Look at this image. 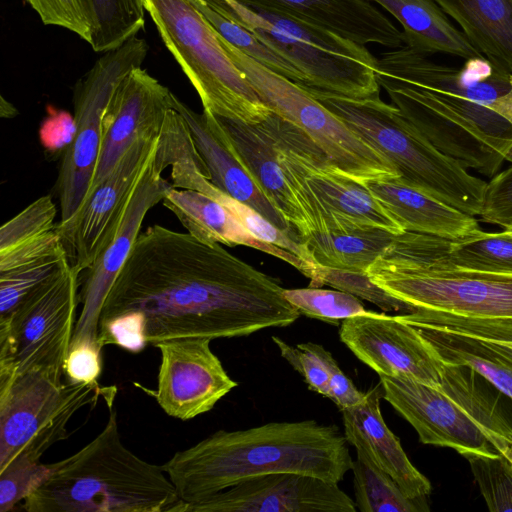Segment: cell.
Wrapping results in <instances>:
<instances>
[{
    "label": "cell",
    "instance_id": "83f0119b",
    "mask_svg": "<svg viewBox=\"0 0 512 512\" xmlns=\"http://www.w3.org/2000/svg\"><path fill=\"white\" fill-rule=\"evenodd\" d=\"M71 264L56 228L0 252V318Z\"/></svg>",
    "mask_w": 512,
    "mask_h": 512
},
{
    "label": "cell",
    "instance_id": "f35d334b",
    "mask_svg": "<svg viewBox=\"0 0 512 512\" xmlns=\"http://www.w3.org/2000/svg\"><path fill=\"white\" fill-rule=\"evenodd\" d=\"M322 285H329L367 300L384 312L411 313V308L407 304L375 284L366 272L318 266L316 280L311 287H321Z\"/></svg>",
    "mask_w": 512,
    "mask_h": 512
},
{
    "label": "cell",
    "instance_id": "74e56055",
    "mask_svg": "<svg viewBox=\"0 0 512 512\" xmlns=\"http://www.w3.org/2000/svg\"><path fill=\"white\" fill-rule=\"evenodd\" d=\"M472 474L491 512L512 511V461L496 455L469 454Z\"/></svg>",
    "mask_w": 512,
    "mask_h": 512
},
{
    "label": "cell",
    "instance_id": "ac0fdd59",
    "mask_svg": "<svg viewBox=\"0 0 512 512\" xmlns=\"http://www.w3.org/2000/svg\"><path fill=\"white\" fill-rule=\"evenodd\" d=\"M210 338L183 337L159 342L157 389L142 388L166 414L189 420L204 414L237 386L211 350Z\"/></svg>",
    "mask_w": 512,
    "mask_h": 512
},
{
    "label": "cell",
    "instance_id": "f907efd6",
    "mask_svg": "<svg viewBox=\"0 0 512 512\" xmlns=\"http://www.w3.org/2000/svg\"><path fill=\"white\" fill-rule=\"evenodd\" d=\"M505 229H506V230H508V231H510V232L512 233V225H511V226H509V227H507V228H505Z\"/></svg>",
    "mask_w": 512,
    "mask_h": 512
},
{
    "label": "cell",
    "instance_id": "816d5d0a",
    "mask_svg": "<svg viewBox=\"0 0 512 512\" xmlns=\"http://www.w3.org/2000/svg\"><path fill=\"white\" fill-rule=\"evenodd\" d=\"M512 346V343H509Z\"/></svg>",
    "mask_w": 512,
    "mask_h": 512
},
{
    "label": "cell",
    "instance_id": "3957f363",
    "mask_svg": "<svg viewBox=\"0 0 512 512\" xmlns=\"http://www.w3.org/2000/svg\"><path fill=\"white\" fill-rule=\"evenodd\" d=\"M366 273L411 308L398 314L406 323L512 343V274L443 262L431 254L426 234L410 231L395 235Z\"/></svg>",
    "mask_w": 512,
    "mask_h": 512
},
{
    "label": "cell",
    "instance_id": "4316f807",
    "mask_svg": "<svg viewBox=\"0 0 512 512\" xmlns=\"http://www.w3.org/2000/svg\"><path fill=\"white\" fill-rule=\"evenodd\" d=\"M363 183L404 231L455 240L481 230L475 216L403 182L399 177Z\"/></svg>",
    "mask_w": 512,
    "mask_h": 512
},
{
    "label": "cell",
    "instance_id": "1f68e13d",
    "mask_svg": "<svg viewBox=\"0 0 512 512\" xmlns=\"http://www.w3.org/2000/svg\"><path fill=\"white\" fill-rule=\"evenodd\" d=\"M395 234L367 227L348 231H313L301 240L313 261L322 267L366 272Z\"/></svg>",
    "mask_w": 512,
    "mask_h": 512
},
{
    "label": "cell",
    "instance_id": "5b68a950",
    "mask_svg": "<svg viewBox=\"0 0 512 512\" xmlns=\"http://www.w3.org/2000/svg\"><path fill=\"white\" fill-rule=\"evenodd\" d=\"M476 375L444 363L438 387L407 377H379L383 399L413 426L422 443L452 448L464 457L500 453L512 461V426Z\"/></svg>",
    "mask_w": 512,
    "mask_h": 512
},
{
    "label": "cell",
    "instance_id": "277c9868",
    "mask_svg": "<svg viewBox=\"0 0 512 512\" xmlns=\"http://www.w3.org/2000/svg\"><path fill=\"white\" fill-rule=\"evenodd\" d=\"M103 430L73 455L48 464L43 481L23 500L27 512H172L180 502L162 466L121 440L109 408Z\"/></svg>",
    "mask_w": 512,
    "mask_h": 512
},
{
    "label": "cell",
    "instance_id": "8992f818",
    "mask_svg": "<svg viewBox=\"0 0 512 512\" xmlns=\"http://www.w3.org/2000/svg\"><path fill=\"white\" fill-rule=\"evenodd\" d=\"M305 89L384 156L403 182L480 216L487 182L438 150L396 106L380 97L353 99Z\"/></svg>",
    "mask_w": 512,
    "mask_h": 512
},
{
    "label": "cell",
    "instance_id": "ab89813d",
    "mask_svg": "<svg viewBox=\"0 0 512 512\" xmlns=\"http://www.w3.org/2000/svg\"><path fill=\"white\" fill-rule=\"evenodd\" d=\"M57 208L49 195L42 196L0 228V252L9 250L56 228Z\"/></svg>",
    "mask_w": 512,
    "mask_h": 512
},
{
    "label": "cell",
    "instance_id": "8fae6325",
    "mask_svg": "<svg viewBox=\"0 0 512 512\" xmlns=\"http://www.w3.org/2000/svg\"><path fill=\"white\" fill-rule=\"evenodd\" d=\"M220 39L262 101L302 130L340 170L360 182L399 177L384 156L304 87L247 56L221 35Z\"/></svg>",
    "mask_w": 512,
    "mask_h": 512
},
{
    "label": "cell",
    "instance_id": "836d02e7",
    "mask_svg": "<svg viewBox=\"0 0 512 512\" xmlns=\"http://www.w3.org/2000/svg\"><path fill=\"white\" fill-rule=\"evenodd\" d=\"M352 463L356 507L362 512H426L427 498L408 497L396 481L368 454L356 448Z\"/></svg>",
    "mask_w": 512,
    "mask_h": 512
},
{
    "label": "cell",
    "instance_id": "9a60e30c",
    "mask_svg": "<svg viewBox=\"0 0 512 512\" xmlns=\"http://www.w3.org/2000/svg\"><path fill=\"white\" fill-rule=\"evenodd\" d=\"M376 75L407 84L443 107L480 115L498 114L512 123V74L484 57L466 59L455 67L404 45L381 55Z\"/></svg>",
    "mask_w": 512,
    "mask_h": 512
},
{
    "label": "cell",
    "instance_id": "4dcf8cb0",
    "mask_svg": "<svg viewBox=\"0 0 512 512\" xmlns=\"http://www.w3.org/2000/svg\"><path fill=\"white\" fill-rule=\"evenodd\" d=\"M369 1L384 8L399 22L405 45L419 53H443L464 60L483 57L435 0Z\"/></svg>",
    "mask_w": 512,
    "mask_h": 512
},
{
    "label": "cell",
    "instance_id": "30bf717a",
    "mask_svg": "<svg viewBox=\"0 0 512 512\" xmlns=\"http://www.w3.org/2000/svg\"><path fill=\"white\" fill-rule=\"evenodd\" d=\"M116 392L98 381L63 383L41 371L0 368V469L19 456L40 461L67 437V424L81 408L100 397L110 408Z\"/></svg>",
    "mask_w": 512,
    "mask_h": 512
},
{
    "label": "cell",
    "instance_id": "4fadbf2b",
    "mask_svg": "<svg viewBox=\"0 0 512 512\" xmlns=\"http://www.w3.org/2000/svg\"><path fill=\"white\" fill-rule=\"evenodd\" d=\"M80 274L70 264L9 316L0 318V367L62 379L76 324Z\"/></svg>",
    "mask_w": 512,
    "mask_h": 512
},
{
    "label": "cell",
    "instance_id": "b9f144b4",
    "mask_svg": "<svg viewBox=\"0 0 512 512\" xmlns=\"http://www.w3.org/2000/svg\"><path fill=\"white\" fill-rule=\"evenodd\" d=\"M272 340L281 356L302 375L309 389L328 398L329 376L318 344L306 342L293 347L279 337L273 336Z\"/></svg>",
    "mask_w": 512,
    "mask_h": 512
},
{
    "label": "cell",
    "instance_id": "f546056e",
    "mask_svg": "<svg viewBox=\"0 0 512 512\" xmlns=\"http://www.w3.org/2000/svg\"><path fill=\"white\" fill-rule=\"evenodd\" d=\"M469 43L512 74V0H435Z\"/></svg>",
    "mask_w": 512,
    "mask_h": 512
},
{
    "label": "cell",
    "instance_id": "ba28073f",
    "mask_svg": "<svg viewBox=\"0 0 512 512\" xmlns=\"http://www.w3.org/2000/svg\"><path fill=\"white\" fill-rule=\"evenodd\" d=\"M144 6L204 111L248 124L261 123L273 113L192 0H144Z\"/></svg>",
    "mask_w": 512,
    "mask_h": 512
},
{
    "label": "cell",
    "instance_id": "c3c4849f",
    "mask_svg": "<svg viewBox=\"0 0 512 512\" xmlns=\"http://www.w3.org/2000/svg\"><path fill=\"white\" fill-rule=\"evenodd\" d=\"M102 350L90 347L70 349L65 374L72 382H97L102 371Z\"/></svg>",
    "mask_w": 512,
    "mask_h": 512
},
{
    "label": "cell",
    "instance_id": "f6af8a7d",
    "mask_svg": "<svg viewBox=\"0 0 512 512\" xmlns=\"http://www.w3.org/2000/svg\"><path fill=\"white\" fill-rule=\"evenodd\" d=\"M99 344L102 348L114 344L132 353L140 352L148 344L142 316L126 313L101 322Z\"/></svg>",
    "mask_w": 512,
    "mask_h": 512
},
{
    "label": "cell",
    "instance_id": "2e32d148",
    "mask_svg": "<svg viewBox=\"0 0 512 512\" xmlns=\"http://www.w3.org/2000/svg\"><path fill=\"white\" fill-rule=\"evenodd\" d=\"M155 152L130 195L113 237L87 269L81 289L82 309L69 349H103L99 344V324L104 302L139 236L146 214L172 187L162 177L164 169L155 161Z\"/></svg>",
    "mask_w": 512,
    "mask_h": 512
},
{
    "label": "cell",
    "instance_id": "e575fe53",
    "mask_svg": "<svg viewBox=\"0 0 512 512\" xmlns=\"http://www.w3.org/2000/svg\"><path fill=\"white\" fill-rule=\"evenodd\" d=\"M90 28V46L107 52L136 37L145 26L144 0H82Z\"/></svg>",
    "mask_w": 512,
    "mask_h": 512
},
{
    "label": "cell",
    "instance_id": "e0dca14e",
    "mask_svg": "<svg viewBox=\"0 0 512 512\" xmlns=\"http://www.w3.org/2000/svg\"><path fill=\"white\" fill-rule=\"evenodd\" d=\"M158 136L135 140L100 182L89 189L76 214L65 224H56L71 263L87 270L113 237L130 195L156 150Z\"/></svg>",
    "mask_w": 512,
    "mask_h": 512
},
{
    "label": "cell",
    "instance_id": "d6a6232c",
    "mask_svg": "<svg viewBox=\"0 0 512 512\" xmlns=\"http://www.w3.org/2000/svg\"><path fill=\"white\" fill-rule=\"evenodd\" d=\"M431 254L460 268L512 274V233L479 232L461 239L426 235Z\"/></svg>",
    "mask_w": 512,
    "mask_h": 512
},
{
    "label": "cell",
    "instance_id": "d6986e66",
    "mask_svg": "<svg viewBox=\"0 0 512 512\" xmlns=\"http://www.w3.org/2000/svg\"><path fill=\"white\" fill-rule=\"evenodd\" d=\"M338 483L311 475L278 472L255 476L199 501L180 502L172 512H355Z\"/></svg>",
    "mask_w": 512,
    "mask_h": 512
},
{
    "label": "cell",
    "instance_id": "681fc988",
    "mask_svg": "<svg viewBox=\"0 0 512 512\" xmlns=\"http://www.w3.org/2000/svg\"><path fill=\"white\" fill-rule=\"evenodd\" d=\"M0 115L2 118H12L17 115V109L3 96L0 98Z\"/></svg>",
    "mask_w": 512,
    "mask_h": 512
},
{
    "label": "cell",
    "instance_id": "d4e9b609",
    "mask_svg": "<svg viewBox=\"0 0 512 512\" xmlns=\"http://www.w3.org/2000/svg\"><path fill=\"white\" fill-rule=\"evenodd\" d=\"M216 118L231 150L264 196L301 238L309 235L311 225L285 180L275 139L265 122Z\"/></svg>",
    "mask_w": 512,
    "mask_h": 512
},
{
    "label": "cell",
    "instance_id": "ffe728a7",
    "mask_svg": "<svg viewBox=\"0 0 512 512\" xmlns=\"http://www.w3.org/2000/svg\"><path fill=\"white\" fill-rule=\"evenodd\" d=\"M339 336L379 376L407 377L434 387L441 383L444 363L398 315L367 311L344 319Z\"/></svg>",
    "mask_w": 512,
    "mask_h": 512
},
{
    "label": "cell",
    "instance_id": "ee69618b",
    "mask_svg": "<svg viewBox=\"0 0 512 512\" xmlns=\"http://www.w3.org/2000/svg\"><path fill=\"white\" fill-rule=\"evenodd\" d=\"M480 217L503 228L512 225V164L487 182Z\"/></svg>",
    "mask_w": 512,
    "mask_h": 512
},
{
    "label": "cell",
    "instance_id": "7c38bea8",
    "mask_svg": "<svg viewBox=\"0 0 512 512\" xmlns=\"http://www.w3.org/2000/svg\"><path fill=\"white\" fill-rule=\"evenodd\" d=\"M145 39L133 37L116 49L104 52L74 85L76 132L63 153L56 191L60 221L67 223L84 202L93 181L103 135V116L120 81L141 67L148 53Z\"/></svg>",
    "mask_w": 512,
    "mask_h": 512
},
{
    "label": "cell",
    "instance_id": "7a4b0ae2",
    "mask_svg": "<svg viewBox=\"0 0 512 512\" xmlns=\"http://www.w3.org/2000/svg\"><path fill=\"white\" fill-rule=\"evenodd\" d=\"M348 441L316 420L219 430L162 465L182 502L192 503L246 479L293 472L339 483L351 470Z\"/></svg>",
    "mask_w": 512,
    "mask_h": 512
},
{
    "label": "cell",
    "instance_id": "52a82bcc",
    "mask_svg": "<svg viewBox=\"0 0 512 512\" xmlns=\"http://www.w3.org/2000/svg\"><path fill=\"white\" fill-rule=\"evenodd\" d=\"M291 62L307 86L353 99L379 96L378 59L366 48L320 26L233 0H204Z\"/></svg>",
    "mask_w": 512,
    "mask_h": 512
},
{
    "label": "cell",
    "instance_id": "44dd1931",
    "mask_svg": "<svg viewBox=\"0 0 512 512\" xmlns=\"http://www.w3.org/2000/svg\"><path fill=\"white\" fill-rule=\"evenodd\" d=\"M173 98L174 94L142 67L120 81L103 116L102 142L90 188L113 170L135 140L160 134L167 112L173 109Z\"/></svg>",
    "mask_w": 512,
    "mask_h": 512
},
{
    "label": "cell",
    "instance_id": "f1b7e54d",
    "mask_svg": "<svg viewBox=\"0 0 512 512\" xmlns=\"http://www.w3.org/2000/svg\"><path fill=\"white\" fill-rule=\"evenodd\" d=\"M410 325L419 331L443 363L470 368L512 400V346L509 343L438 326Z\"/></svg>",
    "mask_w": 512,
    "mask_h": 512
},
{
    "label": "cell",
    "instance_id": "484cf974",
    "mask_svg": "<svg viewBox=\"0 0 512 512\" xmlns=\"http://www.w3.org/2000/svg\"><path fill=\"white\" fill-rule=\"evenodd\" d=\"M163 205L195 238L207 243L243 245L277 257L310 279L316 280L318 266L280 248L257 239L227 207L202 192L171 187Z\"/></svg>",
    "mask_w": 512,
    "mask_h": 512
},
{
    "label": "cell",
    "instance_id": "8d00e7d4",
    "mask_svg": "<svg viewBox=\"0 0 512 512\" xmlns=\"http://www.w3.org/2000/svg\"><path fill=\"white\" fill-rule=\"evenodd\" d=\"M284 296L301 315L333 325L368 311L357 296L340 290L309 286L284 289Z\"/></svg>",
    "mask_w": 512,
    "mask_h": 512
},
{
    "label": "cell",
    "instance_id": "60d3db41",
    "mask_svg": "<svg viewBox=\"0 0 512 512\" xmlns=\"http://www.w3.org/2000/svg\"><path fill=\"white\" fill-rule=\"evenodd\" d=\"M49 465L25 456L0 469V512H8L23 501L46 477Z\"/></svg>",
    "mask_w": 512,
    "mask_h": 512
},
{
    "label": "cell",
    "instance_id": "bcb514c9",
    "mask_svg": "<svg viewBox=\"0 0 512 512\" xmlns=\"http://www.w3.org/2000/svg\"><path fill=\"white\" fill-rule=\"evenodd\" d=\"M76 132L74 116L64 110L50 109L39 129L43 147L52 154L65 152Z\"/></svg>",
    "mask_w": 512,
    "mask_h": 512
},
{
    "label": "cell",
    "instance_id": "d590c367",
    "mask_svg": "<svg viewBox=\"0 0 512 512\" xmlns=\"http://www.w3.org/2000/svg\"><path fill=\"white\" fill-rule=\"evenodd\" d=\"M214 29L231 45L270 70L306 87V77L286 58L271 49L252 32L213 9L204 0H192Z\"/></svg>",
    "mask_w": 512,
    "mask_h": 512
},
{
    "label": "cell",
    "instance_id": "6da1fadb",
    "mask_svg": "<svg viewBox=\"0 0 512 512\" xmlns=\"http://www.w3.org/2000/svg\"><path fill=\"white\" fill-rule=\"evenodd\" d=\"M284 289L219 243L153 225L135 241L104 302L100 323L138 313L153 346L183 337L248 336L299 318Z\"/></svg>",
    "mask_w": 512,
    "mask_h": 512
},
{
    "label": "cell",
    "instance_id": "cb8c5ba5",
    "mask_svg": "<svg viewBox=\"0 0 512 512\" xmlns=\"http://www.w3.org/2000/svg\"><path fill=\"white\" fill-rule=\"evenodd\" d=\"M383 398L379 383L365 392L358 405L341 410L344 435L351 445L361 448L388 473L410 498H427L431 493L430 481L411 463L399 438L386 425L380 400Z\"/></svg>",
    "mask_w": 512,
    "mask_h": 512
},
{
    "label": "cell",
    "instance_id": "7dc6e473",
    "mask_svg": "<svg viewBox=\"0 0 512 512\" xmlns=\"http://www.w3.org/2000/svg\"><path fill=\"white\" fill-rule=\"evenodd\" d=\"M318 352L329 376L328 398L338 406L340 411L361 403L365 392L356 388L351 379L341 370L332 354L320 344H318Z\"/></svg>",
    "mask_w": 512,
    "mask_h": 512
},
{
    "label": "cell",
    "instance_id": "7402d4cb",
    "mask_svg": "<svg viewBox=\"0 0 512 512\" xmlns=\"http://www.w3.org/2000/svg\"><path fill=\"white\" fill-rule=\"evenodd\" d=\"M254 10L311 23L356 43L389 49L405 45L402 31L369 0H233Z\"/></svg>",
    "mask_w": 512,
    "mask_h": 512
},
{
    "label": "cell",
    "instance_id": "7bdbcfd3",
    "mask_svg": "<svg viewBox=\"0 0 512 512\" xmlns=\"http://www.w3.org/2000/svg\"><path fill=\"white\" fill-rule=\"evenodd\" d=\"M45 25L65 28L88 43L91 28L82 0H24Z\"/></svg>",
    "mask_w": 512,
    "mask_h": 512
},
{
    "label": "cell",
    "instance_id": "603a6c76",
    "mask_svg": "<svg viewBox=\"0 0 512 512\" xmlns=\"http://www.w3.org/2000/svg\"><path fill=\"white\" fill-rule=\"evenodd\" d=\"M173 109L184 118L196 150L208 169L209 180L218 189L253 208L280 229L300 236L264 196L236 158L216 116L204 110L201 114L197 113L175 95Z\"/></svg>",
    "mask_w": 512,
    "mask_h": 512
},
{
    "label": "cell",
    "instance_id": "5bb4252c",
    "mask_svg": "<svg viewBox=\"0 0 512 512\" xmlns=\"http://www.w3.org/2000/svg\"><path fill=\"white\" fill-rule=\"evenodd\" d=\"M377 81L392 104L438 150L486 177L512 162V123L504 117L449 109L409 85L382 75Z\"/></svg>",
    "mask_w": 512,
    "mask_h": 512
},
{
    "label": "cell",
    "instance_id": "9c48e42d",
    "mask_svg": "<svg viewBox=\"0 0 512 512\" xmlns=\"http://www.w3.org/2000/svg\"><path fill=\"white\" fill-rule=\"evenodd\" d=\"M271 131L283 175L312 232L374 227L405 232L364 185L335 166L297 126L272 113Z\"/></svg>",
    "mask_w": 512,
    "mask_h": 512
}]
</instances>
